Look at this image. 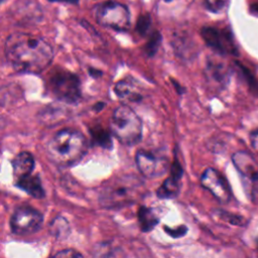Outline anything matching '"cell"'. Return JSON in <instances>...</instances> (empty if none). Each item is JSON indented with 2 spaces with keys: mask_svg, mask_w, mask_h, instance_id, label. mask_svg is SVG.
<instances>
[{
  "mask_svg": "<svg viewBox=\"0 0 258 258\" xmlns=\"http://www.w3.org/2000/svg\"><path fill=\"white\" fill-rule=\"evenodd\" d=\"M5 55L18 72L40 74L53 59V48L37 35L16 32L5 41Z\"/></svg>",
  "mask_w": 258,
  "mask_h": 258,
  "instance_id": "1",
  "label": "cell"
},
{
  "mask_svg": "<svg viewBox=\"0 0 258 258\" xmlns=\"http://www.w3.org/2000/svg\"><path fill=\"white\" fill-rule=\"evenodd\" d=\"M85 136L73 129L58 131L47 144V153L52 162L59 166H71L85 155L87 151Z\"/></svg>",
  "mask_w": 258,
  "mask_h": 258,
  "instance_id": "2",
  "label": "cell"
},
{
  "mask_svg": "<svg viewBox=\"0 0 258 258\" xmlns=\"http://www.w3.org/2000/svg\"><path fill=\"white\" fill-rule=\"evenodd\" d=\"M142 184L133 176H122L111 180L103 187L100 204L108 209L122 208L133 204L139 199Z\"/></svg>",
  "mask_w": 258,
  "mask_h": 258,
  "instance_id": "3",
  "label": "cell"
},
{
  "mask_svg": "<svg viewBox=\"0 0 258 258\" xmlns=\"http://www.w3.org/2000/svg\"><path fill=\"white\" fill-rule=\"evenodd\" d=\"M110 129L114 136L125 145H135L142 138V122L127 105H120L114 110Z\"/></svg>",
  "mask_w": 258,
  "mask_h": 258,
  "instance_id": "4",
  "label": "cell"
},
{
  "mask_svg": "<svg viewBox=\"0 0 258 258\" xmlns=\"http://www.w3.org/2000/svg\"><path fill=\"white\" fill-rule=\"evenodd\" d=\"M47 87L56 99L69 104L78 103L82 96L79 77L61 68L51 72L47 80Z\"/></svg>",
  "mask_w": 258,
  "mask_h": 258,
  "instance_id": "5",
  "label": "cell"
},
{
  "mask_svg": "<svg viewBox=\"0 0 258 258\" xmlns=\"http://www.w3.org/2000/svg\"><path fill=\"white\" fill-rule=\"evenodd\" d=\"M95 17L99 24L116 31H125L130 27V12L123 3L108 0L95 7Z\"/></svg>",
  "mask_w": 258,
  "mask_h": 258,
  "instance_id": "6",
  "label": "cell"
},
{
  "mask_svg": "<svg viewBox=\"0 0 258 258\" xmlns=\"http://www.w3.org/2000/svg\"><path fill=\"white\" fill-rule=\"evenodd\" d=\"M232 161L242 176L243 186L249 200L258 204V163L246 151H237L232 155Z\"/></svg>",
  "mask_w": 258,
  "mask_h": 258,
  "instance_id": "7",
  "label": "cell"
},
{
  "mask_svg": "<svg viewBox=\"0 0 258 258\" xmlns=\"http://www.w3.org/2000/svg\"><path fill=\"white\" fill-rule=\"evenodd\" d=\"M201 35L206 44L217 53L226 55L238 54V49L232 31L228 27L204 26Z\"/></svg>",
  "mask_w": 258,
  "mask_h": 258,
  "instance_id": "8",
  "label": "cell"
},
{
  "mask_svg": "<svg viewBox=\"0 0 258 258\" xmlns=\"http://www.w3.org/2000/svg\"><path fill=\"white\" fill-rule=\"evenodd\" d=\"M43 221V217L37 210L24 206L17 208L10 220L11 231L16 235H28L36 232Z\"/></svg>",
  "mask_w": 258,
  "mask_h": 258,
  "instance_id": "9",
  "label": "cell"
},
{
  "mask_svg": "<svg viewBox=\"0 0 258 258\" xmlns=\"http://www.w3.org/2000/svg\"><path fill=\"white\" fill-rule=\"evenodd\" d=\"M139 171L148 178L162 175L168 168V161L164 156L148 150H138L135 156Z\"/></svg>",
  "mask_w": 258,
  "mask_h": 258,
  "instance_id": "10",
  "label": "cell"
},
{
  "mask_svg": "<svg viewBox=\"0 0 258 258\" xmlns=\"http://www.w3.org/2000/svg\"><path fill=\"white\" fill-rule=\"evenodd\" d=\"M202 185L208 189L220 203L227 204L231 200V190L225 177L215 168H206L201 175Z\"/></svg>",
  "mask_w": 258,
  "mask_h": 258,
  "instance_id": "11",
  "label": "cell"
},
{
  "mask_svg": "<svg viewBox=\"0 0 258 258\" xmlns=\"http://www.w3.org/2000/svg\"><path fill=\"white\" fill-rule=\"evenodd\" d=\"M182 167L177 159H174L170 167V175L158 187L156 195L159 199H174L179 194Z\"/></svg>",
  "mask_w": 258,
  "mask_h": 258,
  "instance_id": "12",
  "label": "cell"
},
{
  "mask_svg": "<svg viewBox=\"0 0 258 258\" xmlns=\"http://www.w3.org/2000/svg\"><path fill=\"white\" fill-rule=\"evenodd\" d=\"M207 80L216 86L224 87L229 80L230 71L225 62L216 57H209L205 71Z\"/></svg>",
  "mask_w": 258,
  "mask_h": 258,
  "instance_id": "13",
  "label": "cell"
},
{
  "mask_svg": "<svg viewBox=\"0 0 258 258\" xmlns=\"http://www.w3.org/2000/svg\"><path fill=\"white\" fill-rule=\"evenodd\" d=\"M12 166L15 178L20 179L31 174L34 168V158L29 152H20L12 160Z\"/></svg>",
  "mask_w": 258,
  "mask_h": 258,
  "instance_id": "14",
  "label": "cell"
},
{
  "mask_svg": "<svg viewBox=\"0 0 258 258\" xmlns=\"http://www.w3.org/2000/svg\"><path fill=\"white\" fill-rule=\"evenodd\" d=\"M16 185L36 199H42L45 195L38 176H32L30 174L28 176L17 179Z\"/></svg>",
  "mask_w": 258,
  "mask_h": 258,
  "instance_id": "15",
  "label": "cell"
},
{
  "mask_svg": "<svg viewBox=\"0 0 258 258\" xmlns=\"http://www.w3.org/2000/svg\"><path fill=\"white\" fill-rule=\"evenodd\" d=\"M114 92L120 99L133 102H137L141 99V95L136 91L133 82L128 80L119 81L114 87Z\"/></svg>",
  "mask_w": 258,
  "mask_h": 258,
  "instance_id": "16",
  "label": "cell"
},
{
  "mask_svg": "<svg viewBox=\"0 0 258 258\" xmlns=\"http://www.w3.org/2000/svg\"><path fill=\"white\" fill-rule=\"evenodd\" d=\"M138 221L141 231L148 232L158 224L159 217L153 209L142 206L138 210Z\"/></svg>",
  "mask_w": 258,
  "mask_h": 258,
  "instance_id": "17",
  "label": "cell"
},
{
  "mask_svg": "<svg viewBox=\"0 0 258 258\" xmlns=\"http://www.w3.org/2000/svg\"><path fill=\"white\" fill-rule=\"evenodd\" d=\"M120 249L110 243H101L97 245L93 252V258H121Z\"/></svg>",
  "mask_w": 258,
  "mask_h": 258,
  "instance_id": "18",
  "label": "cell"
},
{
  "mask_svg": "<svg viewBox=\"0 0 258 258\" xmlns=\"http://www.w3.org/2000/svg\"><path fill=\"white\" fill-rule=\"evenodd\" d=\"M161 39H162L161 34L156 30L150 34L149 39L144 46V51L148 56H153L156 53V51L160 46Z\"/></svg>",
  "mask_w": 258,
  "mask_h": 258,
  "instance_id": "19",
  "label": "cell"
},
{
  "mask_svg": "<svg viewBox=\"0 0 258 258\" xmlns=\"http://www.w3.org/2000/svg\"><path fill=\"white\" fill-rule=\"evenodd\" d=\"M92 136L94 137L95 141L103 146V147H106V148H109L111 145H112V141H111V137L110 135L105 131L103 130L102 128H95L92 130Z\"/></svg>",
  "mask_w": 258,
  "mask_h": 258,
  "instance_id": "20",
  "label": "cell"
},
{
  "mask_svg": "<svg viewBox=\"0 0 258 258\" xmlns=\"http://www.w3.org/2000/svg\"><path fill=\"white\" fill-rule=\"evenodd\" d=\"M51 233L56 237H62L63 235H67L69 232V227L67 221L61 218L57 217L53 222L51 223Z\"/></svg>",
  "mask_w": 258,
  "mask_h": 258,
  "instance_id": "21",
  "label": "cell"
},
{
  "mask_svg": "<svg viewBox=\"0 0 258 258\" xmlns=\"http://www.w3.org/2000/svg\"><path fill=\"white\" fill-rule=\"evenodd\" d=\"M217 216L223 220V221H226L232 225H235V226H243L246 222L244 220L243 217L239 216V215H233L231 213H228V212H225V211H221V210H218L217 211Z\"/></svg>",
  "mask_w": 258,
  "mask_h": 258,
  "instance_id": "22",
  "label": "cell"
},
{
  "mask_svg": "<svg viewBox=\"0 0 258 258\" xmlns=\"http://www.w3.org/2000/svg\"><path fill=\"white\" fill-rule=\"evenodd\" d=\"M151 26V18L148 14H142L139 16L137 23H136V30L137 32L142 35L145 36Z\"/></svg>",
  "mask_w": 258,
  "mask_h": 258,
  "instance_id": "23",
  "label": "cell"
},
{
  "mask_svg": "<svg viewBox=\"0 0 258 258\" xmlns=\"http://www.w3.org/2000/svg\"><path fill=\"white\" fill-rule=\"evenodd\" d=\"M229 0H205L206 7L212 12H221L227 6Z\"/></svg>",
  "mask_w": 258,
  "mask_h": 258,
  "instance_id": "24",
  "label": "cell"
},
{
  "mask_svg": "<svg viewBox=\"0 0 258 258\" xmlns=\"http://www.w3.org/2000/svg\"><path fill=\"white\" fill-rule=\"evenodd\" d=\"M52 258H84L81 253L74 249H64L56 253Z\"/></svg>",
  "mask_w": 258,
  "mask_h": 258,
  "instance_id": "25",
  "label": "cell"
},
{
  "mask_svg": "<svg viewBox=\"0 0 258 258\" xmlns=\"http://www.w3.org/2000/svg\"><path fill=\"white\" fill-rule=\"evenodd\" d=\"M164 230L168 235H170L173 238L182 237L186 233V227H184V226H180V227H177V228H174V229L164 227Z\"/></svg>",
  "mask_w": 258,
  "mask_h": 258,
  "instance_id": "26",
  "label": "cell"
},
{
  "mask_svg": "<svg viewBox=\"0 0 258 258\" xmlns=\"http://www.w3.org/2000/svg\"><path fill=\"white\" fill-rule=\"evenodd\" d=\"M250 141H251L252 147L258 153V129H256L253 132H251V134H250Z\"/></svg>",
  "mask_w": 258,
  "mask_h": 258,
  "instance_id": "27",
  "label": "cell"
},
{
  "mask_svg": "<svg viewBox=\"0 0 258 258\" xmlns=\"http://www.w3.org/2000/svg\"><path fill=\"white\" fill-rule=\"evenodd\" d=\"M88 72H89V75H90L91 77L95 78V79H97V78H99V77L102 76V72H101L100 70L95 69V68H89Z\"/></svg>",
  "mask_w": 258,
  "mask_h": 258,
  "instance_id": "28",
  "label": "cell"
},
{
  "mask_svg": "<svg viewBox=\"0 0 258 258\" xmlns=\"http://www.w3.org/2000/svg\"><path fill=\"white\" fill-rule=\"evenodd\" d=\"M49 1H53V2H66V3H73V4L78 3V0H49Z\"/></svg>",
  "mask_w": 258,
  "mask_h": 258,
  "instance_id": "29",
  "label": "cell"
},
{
  "mask_svg": "<svg viewBox=\"0 0 258 258\" xmlns=\"http://www.w3.org/2000/svg\"><path fill=\"white\" fill-rule=\"evenodd\" d=\"M251 11H252L254 14L258 15V3H257V4H253V5L251 6Z\"/></svg>",
  "mask_w": 258,
  "mask_h": 258,
  "instance_id": "30",
  "label": "cell"
},
{
  "mask_svg": "<svg viewBox=\"0 0 258 258\" xmlns=\"http://www.w3.org/2000/svg\"><path fill=\"white\" fill-rule=\"evenodd\" d=\"M257 257H258V245H257Z\"/></svg>",
  "mask_w": 258,
  "mask_h": 258,
  "instance_id": "31",
  "label": "cell"
},
{
  "mask_svg": "<svg viewBox=\"0 0 258 258\" xmlns=\"http://www.w3.org/2000/svg\"><path fill=\"white\" fill-rule=\"evenodd\" d=\"M165 1H172V0H165Z\"/></svg>",
  "mask_w": 258,
  "mask_h": 258,
  "instance_id": "32",
  "label": "cell"
},
{
  "mask_svg": "<svg viewBox=\"0 0 258 258\" xmlns=\"http://www.w3.org/2000/svg\"><path fill=\"white\" fill-rule=\"evenodd\" d=\"M2 1H4V0H0V2H2Z\"/></svg>",
  "mask_w": 258,
  "mask_h": 258,
  "instance_id": "33",
  "label": "cell"
}]
</instances>
